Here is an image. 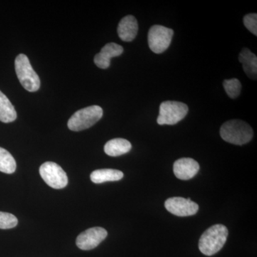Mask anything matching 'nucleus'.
<instances>
[{
  "instance_id": "9d476101",
  "label": "nucleus",
  "mask_w": 257,
  "mask_h": 257,
  "mask_svg": "<svg viewBox=\"0 0 257 257\" xmlns=\"http://www.w3.org/2000/svg\"><path fill=\"white\" fill-rule=\"evenodd\" d=\"M199 170V163L192 158L179 159L174 163V173L181 180L192 179L197 175Z\"/></svg>"
},
{
  "instance_id": "ddd939ff",
  "label": "nucleus",
  "mask_w": 257,
  "mask_h": 257,
  "mask_svg": "<svg viewBox=\"0 0 257 257\" xmlns=\"http://www.w3.org/2000/svg\"><path fill=\"white\" fill-rule=\"evenodd\" d=\"M239 62L242 64L245 73L250 79H256L257 74V57L248 49L243 48L240 52Z\"/></svg>"
},
{
  "instance_id": "2eb2a0df",
  "label": "nucleus",
  "mask_w": 257,
  "mask_h": 257,
  "mask_svg": "<svg viewBox=\"0 0 257 257\" xmlns=\"http://www.w3.org/2000/svg\"><path fill=\"white\" fill-rule=\"evenodd\" d=\"M124 177V174L121 171L112 169H102L94 171L90 175L92 182L95 184L104 183L106 182H115L119 181Z\"/></svg>"
},
{
  "instance_id": "1a4fd4ad",
  "label": "nucleus",
  "mask_w": 257,
  "mask_h": 257,
  "mask_svg": "<svg viewBox=\"0 0 257 257\" xmlns=\"http://www.w3.org/2000/svg\"><path fill=\"white\" fill-rule=\"evenodd\" d=\"M107 236L104 228L93 227L83 231L77 236V246L82 250H91L96 248Z\"/></svg>"
},
{
  "instance_id": "423d86ee",
  "label": "nucleus",
  "mask_w": 257,
  "mask_h": 257,
  "mask_svg": "<svg viewBox=\"0 0 257 257\" xmlns=\"http://www.w3.org/2000/svg\"><path fill=\"white\" fill-rule=\"evenodd\" d=\"M174 31L172 29L162 25H154L148 33V44L150 50L154 53H163L170 47L173 37Z\"/></svg>"
},
{
  "instance_id": "0eeeda50",
  "label": "nucleus",
  "mask_w": 257,
  "mask_h": 257,
  "mask_svg": "<svg viewBox=\"0 0 257 257\" xmlns=\"http://www.w3.org/2000/svg\"><path fill=\"white\" fill-rule=\"evenodd\" d=\"M42 178L52 188L63 189L68 184V177L63 169L55 162H47L40 168Z\"/></svg>"
},
{
  "instance_id": "aec40b11",
  "label": "nucleus",
  "mask_w": 257,
  "mask_h": 257,
  "mask_svg": "<svg viewBox=\"0 0 257 257\" xmlns=\"http://www.w3.org/2000/svg\"><path fill=\"white\" fill-rule=\"evenodd\" d=\"M243 24L245 27L255 36L257 35V15L256 13L246 15L243 18Z\"/></svg>"
},
{
  "instance_id": "6e6552de",
  "label": "nucleus",
  "mask_w": 257,
  "mask_h": 257,
  "mask_svg": "<svg viewBox=\"0 0 257 257\" xmlns=\"http://www.w3.org/2000/svg\"><path fill=\"white\" fill-rule=\"evenodd\" d=\"M166 209L171 214L177 216H189L197 214L199 206L191 200L190 198L171 197L166 200Z\"/></svg>"
},
{
  "instance_id": "6ab92c4d",
  "label": "nucleus",
  "mask_w": 257,
  "mask_h": 257,
  "mask_svg": "<svg viewBox=\"0 0 257 257\" xmlns=\"http://www.w3.org/2000/svg\"><path fill=\"white\" fill-rule=\"evenodd\" d=\"M18 224V219L13 214L0 211V229H8L14 228Z\"/></svg>"
},
{
  "instance_id": "39448f33",
  "label": "nucleus",
  "mask_w": 257,
  "mask_h": 257,
  "mask_svg": "<svg viewBox=\"0 0 257 257\" xmlns=\"http://www.w3.org/2000/svg\"><path fill=\"white\" fill-rule=\"evenodd\" d=\"M189 109L187 104L176 101H166L160 106L157 123L160 125H175L185 117Z\"/></svg>"
},
{
  "instance_id": "a211bd4d",
  "label": "nucleus",
  "mask_w": 257,
  "mask_h": 257,
  "mask_svg": "<svg viewBox=\"0 0 257 257\" xmlns=\"http://www.w3.org/2000/svg\"><path fill=\"white\" fill-rule=\"evenodd\" d=\"M224 90L227 93L230 98L235 99L239 96L241 90V84L239 79H226L223 82Z\"/></svg>"
},
{
  "instance_id": "f257e3e1",
  "label": "nucleus",
  "mask_w": 257,
  "mask_h": 257,
  "mask_svg": "<svg viewBox=\"0 0 257 257\" xmlns=\"http://www.w3.org/2000/svg\"><path fill=\"white\" fill-rule=\"evenodd\" d=\"M227 236L228 229L224 225H213L201 236L199 241V250L204 255L212 256L222 248Z\"/></svg>"
},
{
  "instance_id": "dca6fc26",
  "label": "nucleus",
  "mask_w": 257,
  "mask_h": 257,
  "mask_svg": "<svg viewBox=\"0 0 257 257\" xmlns=\"http://www.w3.org/2000/svg\"><path fill=\"white\" fill-rule=\"evenodd\" d=\"M17 112L14 106L5 94L0 91V121L10 123L17 119Z\"/></svg>"
},
{
  "instance_id": "20e7f679",
  "label": "nucleus",
  "mask_w": 257,
  "mask_h": 257,
  "mask_svg": "<svg viewBox=\"0 0 257 257\" xmlns=\"http://www.w3.org/2000/svg\"><path fill=\"white\" fill-rule=\"evenodd\" d=\"M103 116L102 108L99 106H89L76 111L68 121L69 130L82 131L96 124Z\"/></svg>"
},
{
  "instance_id": "4468645a",
  "label": "nucleus",
  "mask_w": 257,
  "mask_h": 257,
  "mask_svg": "<svg viewBox=\"0 0 257 257\" xmlns=\"http://www.w3.org/2000/svg\"><path fill=\"white\" fill-rule=\"evenodd\" d=\"M131 149V143L121 138L113 139L104 145V152L110 157L121 156L127 153Z\"/></svg>"
},
{
  "instance_id": "f03ea898",
  "label": "nucleus",
  "mask_w": 257,
  "mask_h": 257,
  "mask_svg": "<svg viewBox=\"0 0 257 257\" xmlns=\"http://www.w3.org/2000/svg\"><path fill=\"white\" fill-rule=\"evenodd\" d=\"M220 135L226 143L243 145L251 141L253 133L247 123L241 120L234 119L223 124L220 128Z\"/></svg>"
},
{
  "instance_id": "f8f14e48",
  "label": "nucleus",
  "mask_w": 257,
  "mask_h": 257,
  "mask_svg": "<svg viewBox=\"0 0 257 257\" xmlns=\"http://www.w3.org/2000/svg\"><path fill=\"white\" fill-rule=\"evenodd\" d=\"M138 29L137 19L133 15H128L120 21L117 28L118 35L122 41L132 42L138 35Z\"/></svg>"
},
{
  "instance_id": "f3484780",
  "label": "nucleus",
  "mask_w": 257,
  "mask_h": 257,
  "mask_svg": "<svg viewBox=\"0 0 257 257\" xmlns=\"http://www.w3.org/2000/svg\"><path fill=\"white\" fill-rule=\"evenodd\" d=\"M16 161L8 150L0 147V172L6 174L14 173L16 170Z\"/></svg>"
},
{
  "instance_id": "9b49d317",
  "label": "nucleus",
  "mask_w": 257,
  "mask_h": 257,
  "mask_svg": "<svg viewBox=\"0 0 257 257\" xmlns=\"http://www.w3.org/2000/svg\"><path fill=\"white\" fill-rule=\"evenodd\" d=\"M123 52L124 49L121 45L114 42L106 44L101 52L94 57V63L99 68L107 69L110 66L111 59L121 55Z\"/></svg>"
},
{
  "instance_id": "7ed1b4c3",
  "label": "nucleus",
  "mask_w": 257,
  "mask_h": 257,
  "mask_svg": "<svg viewBox=\"0 0 257 257\" xmlns=\"http://www.w3.org/2000/svg\"><path fill=\"white\" fill-rule=\"evenodd\" d=\"M15 65L18 78L23 87L29 92L38 90L40 87V77L32 68L28 57L20 54L15 60Z\"/></svg>"
}]
</instances>
